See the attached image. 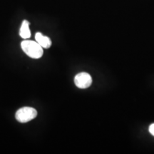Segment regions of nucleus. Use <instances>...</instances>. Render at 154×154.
I'll return each mask as SVG.
<instances>
[{
    "label": "nucleus",
    "mask_w": 154,
    "mask_h": 154,
    "mask_svg": "<svg viewBox=\"0 0 154 154\" xmlns=\"http://www.w3.org/2000/svg\"><path fill=\"white\" fill-rule=\"evenodd\" d=\"M36 41L43 49H49L51 46V41L48 36H44L40 32H37L35 35Z\"/></svg>",
    "instance_id": "4"
},
{
    "label": "nucleus",
    "mask_w": 154,
    "mask_h": 154,
    "mask_svg": "<svg viewBox=\"0 0 154 154\" xmlns=\"http://www.w3.org/2000/svg\"><path fill=\"white\" fill-rule=\"evenodd\" d=\"M74 83L78 88H86L91 85L92 78L88 73L82 72L75 76Z\"/></svg>",
    "instance_id": "3"
},
{
    "label": "nucleus",
    "mask_w": 154,
    "mask_h": 154,
    "mask_svg": "<svg viewBox=\"0 0 154 154\" xmlns=\"http://www.w3.org/2000/svg\"><path fill=\"white\" fill-rule=\"evenodd\" d=\"M149 132L154 136V124H151L149 127Z\"/></svg>",
    "instance_id": "6"
},
{
    "label": "nucleus",
    "mask_w": 154,
    "mask_h": 154,
    "mask_svg": "<svg viewBox=\"0 0 154 154\" xmlns=\"http://www.w3.org/2000/svg\"><path fill=\"white\" fill-rule=\"evenodd\" d=\"M37 116V111L32 107H24L19 109L16 112V119L20 123H26L35 119Z\"/></svg>",
    "instance_id": "2"
},
{
    "label": "nucleus",
    "mask_w": 154,
    "mask_h": 154,
    "mask_svg": "<svg viewBox=\"0 0 154 154\" xmlns=\"http://www.w3.org/2000/svg\"><path fill=\"white\" fill-rule=\"evenodd\" d=\"M19 35L23 38H29L31 36V32L29 29V22L28 21L24 20L22 22L21 26Z\"/></svg>",
    "instance_id": "5"
},
{
    "label": "nucleus",
    "mask_w": 154,
    "mask_h": 154,
    "mask_svg": "<svg viewBox=\"0 0 154 154\" xmlns=\"http://www.w3.org/2000/svg\"><path fill=\"white\" fill-rule=\"evenodd\" d=\"M21 47L26 55L33 59H39L43 55V48L37 42L25 40L21 43Z\"/></svg>",
    "instance_id": "1"
}]
</instances>
